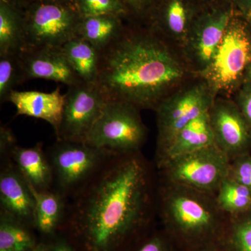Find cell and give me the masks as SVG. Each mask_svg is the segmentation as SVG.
Returning a JSON list of instances; mask_svg holds the SVG:
<instances>
[{"instance_id":"1","label":"cell","mask_w":251,"mask_h":251,"mask_svg":"<svg viewBox=\"0 0 251 251\" xmlns=\"http://www.w3.org/2000/svg\"><path fill=\"white\" fill-rule=\"evenodd\" d=\"M158 176L143 151L115 153L68 202L59 233L78 251H126L156 227Z\"/></svg>"},{"instance_id":"2","label":"cell","mask_w":251,"mask_h":251,"mask_svg":"<svg viewBox=\"0 0 251 251\" xmlns=\"http://www.w3.org/2000/svg\"><path fill=\"white\" fill-rule=\"evenodd\" d=\"M196 75L182 55L146 27H126L100 52L96 84L108 100L154 110L185 81Z\"/></svg>"},{"instance_id":"3","label":"cell","mask_w":251,"mask_h":251,"mask_svg":"<svg viewBox=\"0 0 251 251\" xmlns=\"http://www.w3.org/2000/svg\"><path fill=\"white\" fill-rule=\"evenodd\" d=\"M158 219L179 250L221 245L229 216L216 194L158 179Z\"/></svg>"},{"instance_id":"4","label":"cell","mask_w":251,"mask_h":251,"mask_svg":"<svg viewBox=\"0 0 251 251\" xmlns=\"http://www.w3.org/2000/svg\"><path fill=\"white\" fill-rule=\"evenodd\" d=\"M251 65V31L236 11L214 57L202 76L217 97L232 98L245 83Z\"/></svg>"},{"instance_id":"5","label":"cell","mask_w":251,"mask_h":251,"mask_svg":"<svg viewBox=\"0 0 251 251\" xmlns=\"http://www.w3.org/2000/svg\"><path fill=\"white\" fill-rule=\"evenodd\" d=\"M216 98L206 81L196 75L162 100L153 110L157 127L154 161L164 153L186 125L209 111Z\"/></svg>"},{"instance_id":"6","label":"cell","mask_w":251,"mask_h":251,"mask_svg":"<svg viewBox=\"0 0 251 251\" xmlns=\"http://www.w3.org/2000/svg\"><path fill=\"white\" fill-rule=\"evenodd\" d=\"M52 176V190L72 199L100 171L115 154L84 142L56 140L46 150Z\"/></svg>"},{"instance_id":"7","label":"cell","mask_w":251,"mask_h":251,"mask_svg":"<svg viewBox=\"0 0 251 251\" xmlns=\"http://www.w3.org/2000/svg\"><path fill=\"white\" fill-rule=\"evenodd\" d=\"M140 111L126 102L109 100L85 143L115 153L142 151L149 130Z\"/></svg>"},{"instance_id":"8","label":"cell","mask_w":251,"mask_h":251,"mask_svg":"<svg viewBox=\"0 0 251 251\" xmlns=\"http://www.w3.org/2000/svg\"><path fill=\"white\" fill-rule=\"evenodd\" d=\"M230 160L215 145L165 162L157 167L158 179L216 194L227 177Z\"/></svg>"},{"instance_id":"9","label":"cell","mask_w":251,"mask_h":251,"mask_svg":"<svg viewBox=\"0 0 251 251\" xmlns=\"http://www.w3.org/2000/svg\"><path fill=\"white\" fill-rule=\"evenodd\" d=\"M80 15L74 6L39 1L24 16V49L61 48L76 37Z\"/></svg>"},{"instance_id":"10","label":"cell","mask_w":251,"mask_h":251,"mask_svg":"<svg viewBox=\"0 0 251 251\" xmlns=\"http://www.w3.org/2000/svg\"><path fill=\"white\" fill-rule=\"evenodd\" d=\"M236 11L228 3L196 14L182 50L183 58L195 75H202L209 67Z\"/></svg>"},{"instance_id":"11","label":"cell","mask_w":251,"mask_h":251,"mask_svg":"<svg viewBox=\"0 0 251 251\" xmlns=\"http://www.w3.org/2000/svg\"><path fill=\"white\" fill-rule=\"evenodd\" d=\"M108 101L96 83L68 87L56 140L85 143Z\"/></svg>"},{"instance_id":"12","label":"cell","mask_w":251,"mask_h":251,"mask_svg":"<svg viewBox=\"0 0 251 251\" xmlns=\"http://www.w3.org/2000/svg\"><path fill=\"white\" fill-rule=\"evenodd\" d=\"M208 114L214 144L230 161L249 153L251 130L233 99L216 97Z\"/></svg>"},{"instance_id":"13","label":"cell","mask_w":251,"mask_h":251,"mask_svg":"<svg viewBox=\"0 0 251 251\" xmlns=\"http://www.w3.org/2000/svg\"><path fill=\"white\" fill-rule=\"evenodd\" d=\"M0 164V214L35 229V200L30 186L10 157L1 158Z\"/></svg>"},{"instance_id":"14","label":"cell","mask_w":251,"mask_h":251,"mask_svg":"<svg viewBox=\"0 0 251 251\" xmlns=\"http://www.w3.org/2000/svg\"><path fill=\"white\" fill-rule=\"evenodd\" d=\"M196 14L186 0H166L153 14L146 28L182 55Z\"/></svg>"},{"instance_id":"15","label":"cell","mask_w":251,"mask_h":251,"mask_svg":"<svg viewBox=\"0 0 251 251\" xmlns=\"http://www.w3.org/2000/svg\"><path fill=\"white\" fill-rule=\"evenodd\" d=\"M26 80L45 79L69 86L82 82L61 48L23 50L20 54Z\"/></svg>"},{"instance_id":"16","label":"cell","mask_w":251,"mask_h":251,"mask_svg":"<svg viewBox=\"0 0 251 251\" xmlns=\"http://www.w3.org/2000/svg\"><path fill=\"white\" fill-rule=\"evenodd\" d=\"M64 100L65 94L61 93L58 87L50 93L14 90L11 92L8 101L16 107V116L25 115L44 120L52 126L55 133L62 120Z\"/></svg>"},{"instance_id":"17","label":"cell","mask_w":251,"mask_h":251,"mask_svg":"<svg viewBox=\"0 0 251 251\" xmlns=\"http://www.w3.org/2000/svg\"><path fill=\"white\" fill-rule=\"evenodd\" d=\"M10 158L31 188L39 192L52 190V168L42 142L31 148L17 145L11 151Z\"/></svg>"},{"instance_id":"18","label":"cell","mask_w":251,"mask_h":251,"mask_svg":"<svg viewBox=\"0 0 251 251\" xmlns=\"http://www.w3.org/2000/svg\"><path fill=\"white\" fill-rule=\"evenodd\" d=\"M214 144L208 112L195 119L176 135L166 151L153 161L156 168L165 162Z\"/></svg>"},{"instance_id":"19","label":"cell","mask_w":251,"mask_h":251,"mask_svg":"<svg viewBox=\"0 0 251 251\" xmlns=\"http://www.w3.org/2000/svg\"><path fill=\"white\" fill-rule=\"evenodd\" d=\"M31 190L35 200V229L44 239H50L59 233L69 201L53 190L44 192L31 187Z\"/></svg>"},{"instance_id":"20","label":"cell","mask_w":251,"mask_h":251,"mask_svg":"<svg viewBox=\"0 0 251 251\" xmlns=\"http://www.w3.org/2000/svg\"><path fill=\"white\" fill-rule=\"evenodd\" d=\"M121 18L113 15L80 18L76 36L90 43L99 52H103L125 31L126 27L122 24Z\"/></svg>"},{"instance_id":"21","label":"cell","mask_w":251,"mask_h":251,"mask_svg":"<svg viewBox=\"0 0 251 251\" xmlns=\"http://www.w3.org/2000/svg\"><path fill=\"white\" fill-rule=\"evenodd\" d=\"M73 70L82 82L96 83L100 67V52L80 37L74 38L61 47Z\"/></svg>"},{"instance_id":"22","label":"cell","mask_w":251,"mask_h":251,"mask_svg":"<svg viewBox=\"0 0 251 251\" xmlns=\"http://www.w3.org/2000/svg\"><path fill=\"white\" fill-rule=\"evenodd\" d=\"M25 45L24 16L4 0L0 6V54L19 53Z\"/></svg>"},{"instance_id":"23","label":"cell","mask_w":251,"mask_h":251,"mask_svg":"<svg viewBox=\"0 0 251 251\" xmlns=\"http://www.w3.org/2000/svg\"><path fill=\"white\" fill-rule=\"evenodd\" d=\"M216 198L220 208L229 217L251 210V190L228 178L223 181Z\"/></svg>"},{"instance_id":"24","label":"cell","mask_w":251,"mask_h":251,"mask_svg":"<svg viewBox=\"0 0 251 251\" xmlns=\"http://www.w3.org/2000/svg\"><path fill=\"white\" fill-rule=\"evenodd\" d=\"M32 230L10 216L0 214V250L34 249L39 242Z\"/></svg>"},{"instance_id":"25","label":"cell","mask_w":251,"mask_h":251,"mask_svg":"<svg viewBox=\"0 0 251 251\" xmlns=\"http://www.w3.org/2000/svg\"><path fill=\"white\" fill-rule=\"evenodd\" d=\"M19 53L0 54V102L9 100L11 92L17 86L26 82Z\"/></svg>"},{"instance_id":"26","label":"cell","mask_w":251,"mask_h":251,"mask_svg":"<svg viewBox=\"0 0 251 251\" xmlns=\"http://www.w3.org/2000/svg\"><path fill=\"white\" fill-rule=\"evenodd\" d=\"M221 247L226 251H251V210L229 217Z\"/></svg>"},{"instance_id":"27","label":"cell","mask_w":251,"mask_h":251,"mask_svg":"<svg viewBox=\"0 0 251 251\" xmlns=\"http://www.w3.org/2000/svg\"><path fill=\"white\" fill-rule=\"evenodd\" d=\"M74 7L81 18L104 15L122 17L127 15L119 0H74Z\"/></svg>"},{"instance_id":"28","label":"cell","mask_w":251,"mask_h":251,"mask_svg":"<svg viewBox=\"0 0 251 251\" xmlns=\"http://www.w3.org/2000/svg\"><path fill=\"white\" fill-rule=\"evenodd\" d=\"M126 251H179L161 227H154Z\"/></svg>"},{"instance_id":"29","label":"cell","mask_w":251,"mask_h":251,"mask_svg":"<svg viewBox=\"0 0 251 251\" xmlns=\"http://www.w3.org/2000/svg\"><path fill=\"white\" fill-rule=\"evenodd\" d=\"M227 178L251 190V156L249 153L230 161Z\"/></svg>"},{"instance_id":"30","label":"cell","mask_w":251,"mask_h":251,"mask_svg":"<svg viewBox=\"0 0 251 251\" xmlns=\"http://www.w3.org/2000/svg\"><path fill=\"white\" fill-rule=\"evenodd\" d=\"M251 130V83L245 82L232 97Z\"/></svg>"},{"instance_id":"31","label":"cell","mask_w":251,"mask_h":251,"mask_svg":"<svg viewBox=\"0 0 251 251\" xmlns=\"http://www.w3.org/2000/svg\"><path fill=\"white\" fill-rule=\"evenodd\" d=\"M14 132L6 126L0 127V159L10 157L11 151L17 146Z\"/></svg>"},{"instance_id":"32","label":"cell","mask_w":251,"mask_h":251,"mask_svg":"<svg viewBox=\"0 0 251 251\" xmlns=\"http://www.w3.org/2000/svg\"><path fill=\"white\" fill-rule=\"evenodd\" d=\"M44 241L46 242V251H78L60 233Z\"/></svg>"},{"instance_id":"33","label":"cell","mask_w":251,"mask_h":251,"mask_svg":"<svg viewBox=\"0 0 251 251\" xmlns=\"http://www.w3.org/2000/svg\"><path fill=\"white\" fill-rule=\"evenodd\" d=\"M119 1L122 3L126 11L127 4H128V6H131L133 9L140 10L143 9L147 2H150L151 0H119Z\"/></svg>"},{"instance_id":"34","label":"cell","mask_w":251,"mask_h":251,"mask_svg":"<svg viewBox=\"0 0 251 251\" xmlns=\"http://www.w3.org/2000/svg\"><path fill=\"white\" fill-rule=\"evenodd\" d=\"M179 251H226L221 245H209L204 247L181 249Z\"/></svg>"},{"instance_id":"35","label":"cell","mask_w":251,"mask_h":251,"mask_svg":"<svg viewBox=\"0 0 251 251\" xmlns=\"http://www.w3.org/2000/svg\"><path fill=\"white\" fill-rule=\"evenodd\" d=\"M237 6L242 9L243 16H245L251 6V0H235Z\"/></svg>"},{"instance_id":"36","label":"cell","mask_w":251,"mask_h":251,"mask_svg":"<svg viewBox=\"0 0 251 251\" xmlns=\"http://www.w3.org/2000/svg\"><path fill=\"white\" fill-rule=\"evenodd\" d=\"M41 1L46 3H51V4L65 5V6H71L74 7V0H41Z\"/></svg>"},{"instance_id":"37","label":"cell","mask_w":251,"mask_h":251,"mask_svg":"<svg viewBox=\"0 0 251 251\" xmlns=\"http://www.w3.org/2000/svg\"><path fill=\"white\" fill-rule=\"evenodd\" d=\"M46 242L44 240L38 243L37 245L33 249L32 251H46Z\"/></svg>"},{"instance_id":"38","label":"cell","mask_w":251,"mask_h":251,"mask_svg":"<svg viewBox=\"0 0 251 251\" xmlns=\"http://www.w3.org/2000/svg\"><path fill=\"white\" fill-rule=\"evenodd\" d=\"M244 17L246 18L248 25H249V29L251 31V6Z\"/></svg>"},{"instance_id":"39","label":"cell","mask_w":251,"mask_h":251,"mask_svg":"<svg viewBox=\"0 0 251 251\" xmlns=\"http://www.w3.org/2000/svg\"><path fill=\"white\" fill-rule=\"evenodd\" d=\"M245 82H249V83H251V67H249V71H248L247 77H246Z\"/></svg>"},{"instance_id":"40","label":"cell","mask_w":251,"mask_h":251,"mask_svg":"<svg viewBox=\"0 0 251 251\" xmlns=\"http://www.w3.org/2000/svg\"><path fill=\"white\" fill-rule=\"evenodd\" d=\"M33 249H6V250H0V251H32Z\"/></svg>"}]
</instances>
